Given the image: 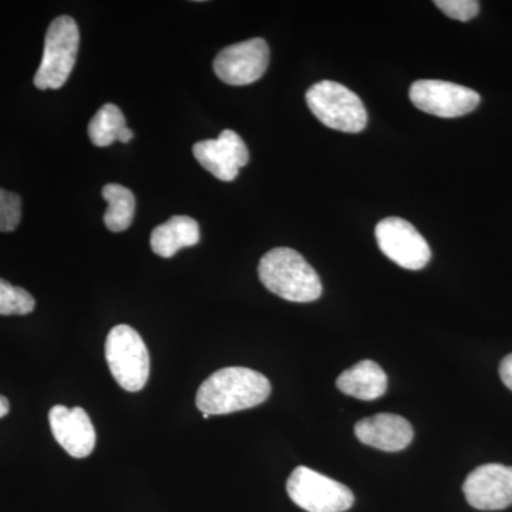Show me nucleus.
<instances>
[{
  "label": "nucleus",
  "instance_id": "nucleus-1",
  "mask_svg": "<svg viewBox=\"0 0 512 512\" xmlns=\"http://www.w3.org/2000/svg\"><path fill=\"white\" fill-rule=\"evenodd\" d=\"M268 377L248 367H225L212 373L198 389L195 404L202 413L221 416L254 409L268 400Z\"/></svg>",
  "mask_w": 512,
  "mask_h": 512
},
{
  "label": "nucleus",
  "instance_id": "nucleus-2",
  "mask_svg": "<svg viewBox=\"0 0 512 512\" xmlns=\"http://www.w3.org/2000/svg\"><path fill=\"white\" fill-rule=\"evenodd\" d=\"M259 279L265 288L289 302H313L322 296L315 269L295 249L275 248L262 256Z\"/></svg>",
  "mask_w": 512,
  "mask_h": 512
},
{
  "label": "nucleus",
  "instance_id": "nucleus-3",
  "mask_svg": "<svg viewBox=\"0 0 512 512\" xmlns=\"http://www.w3.org/2000/svg\"><path fill=\"white\" fill-rule=\"evenodd\" d=\"M80 32L70 16H59L50 23L45 37L42 62L35 74L39 90H57L73 72L79 53Z\"/></svg>",
  "mask_w": 512,
  "mask_h": 512
},
{
  "label": "nucleus",
  "instance_id": "nucleus-4",
  "mask_svg": "<svg viewBox=\"0 0 512 512\" xmlns=\"http://www.w3.org/2000/svg\"><path fill=\"white\" fill-rule=\"evenodd\" d=\"M306 103L316 119L342 133H360L367 126V111L360 97L343 84L323 80L306 93Z\"/></svg>",
  "mask_w": 512,
  "mask_h": 512
},
{
  "label": "nucleus",
  "instance_id": "nucleus-5",
  "mask_svg": "<svg viewBox=\"0 0 512 512\" xmlns=\"http://www.w3.org/2000/svg\"><path fill=\"white\" fill-rule=\"evenodd\" d=\"M106 360L116 382L130 393L144 389L150 377V353L136 329L117 325L106 339Z\"/></svg>",
  "mask_w": 512,
  "mask_h": 512
},
{
  "label": "nucleus",
  "instance_id": "nucleus-6",
  "mask_svg": "<svg viewBox=\"0 0 512 512\" xmlns=\"http://www.w3.org/2000/svg\"><path fill=\"white\" fill-rule=\"evenodd\" d=\"M286 491L293 503L308 512H345L355 504V495L345 484L303 466L292 471Z\"/></svg>",
  "mask_w": 512,
  "mask_h": 512
},
{
  "label": "nucleus",
  "instance_id": "nucleus-7",
  "mask_svg": "<svg viewBox=\"0 0 512 512\" xmlns=\"http://www.w3.org/2000/svg\"><path fill=\"white\" fill-rule=\"evenodd\" d=\"M410 100L431 116L456 119L477 109L480 94L460 84L443 80H419L410 87Z\"/></svg>",
  "mask_w": 512,
  "mask_h": 512
},
{
  "label": "nucleus",
  "instance_id": "nucleus-8",
  "mask_svg": "<svg viewBox=\"0 0 512 512\" xmlns=\"http://www.w3.org/2000/svg\"><path fill=\"white\" fill-rule=\"evenodd\" d=\"M375 234L380 251L394 264L410 271H419L429 264V244L410 222L386 218L377 224Z\"/></svg>",
  "mask_w": 512,
  "mask_h": 512
},
{
  "label": "nucleus",
  "instance_id": "nucleus-9",
  "mask_svg": "<svg viewBox=\"0 0 512 512\" xmlns=\"http://www.w3.org/2000/svg\"><path fill=\"white\" fill-rule=\"evenodd\" d=\"M269 64V47L264 39L245 40L225 47L214 60V72L231 86H247L264 76Z\"/></svg>",
  "mask_w": 512,
  "mask_h": 512
},
{
  "label": "nucleus",
  "instance_id": "nucleus-10",
  "mask_svg": "<svg viewBox=\"0 0 512 512\" xmlns=\"http://www.w3.org/2000/svg\"><path fill=\"white\" fill-rule=\"evenodd\" d=\"M195 160L218 180L234 181L239 170L249 161V151L244 140L232 130H224L215 140L198 141L192 147Z\"/></svg>",
  "mask_w": 512,
  "mask_h": 512
},
{
  "label": "nucleus",
  "instance_id": "nucleus-11",
  "mask_svg": "<svg viewBox=\"0 0 512 512\" xmlns=\"http://www.w3.org/2000/svg\"><path fill=\"white\" fill-rule=\"evenodd\" d=\"M463 491L468 504L477 510H504L512 505V467L484 464L470 473Z\"/></svg>",
  "mask_w": 512,
  "mask_h": 512
},
{
  "label": "nucleus",
  "instance_id": "nucleus-12",
  "mask_svg": "<svg viewBox=\"0 0 512 512\" xmlns=\"http://www.w3.org/2000/svg\"><path fill=\"white\" fill-rule=\"evenodd\" d=\"M50 429L57 443L74 458H86L96 447V430L82 407L55 406L49 412Z\"/></svg>",
  "mask_w": 512,
  "mask_h": 512
},
{
  "label": "nucleus",
  "instance_id": "nucleus-13",
  "mask_svg": "<svg viewBox=\"0 0 512 512\" xmlns=\"http://www.w3.org/2000/svg\"><path fill=\"white\" fill-rule=\"evenodd\" d=\"M355 434L360 443L377 450L396 453L409 447L413 441L412 424L397 414L380 413L357 421Z\"/></svg>",
  "mask_w": 512,
  "mask_h": 512
},
{
  "label": "nucleus",
  "instance_id": "nucleus-14",
  "mask_svg": "<svg viewBox=\"0 0 512 512\" xmlns=\"http://www.w3.org/2000/svg\"><path fill=\"white\" fill-rule=\"evenodd\" d=\"M336 386L350 397L372 402L386 393L387 375L373 360H362L345 370L336 380Z\"/></svg>",
  "mask_w": 512,
  "mask_h": 512
},
{
  "label": "nucleus",
  "instance_id": "nucleus-15",
  "mask_svg": "<svg viewBox=\"0 0 512 512\" xmlns=\"http://www.w3.org/2000/svg\"><path fill=\"white\" fill-rule=\"evenodd\" d=\"M200 225L185 215H175L151 232L150 244L154 254L171 258L180 249L194 247L200 242Z\"/></svg>",
  "mask_w": 512,
  "mask_h": 512
},
{
  "label": "nucleus",
  "instance_id": "nucleus-16",
  "mask_svg": "<svg viewBox=\"0 0 512 512\" xmlns=\"http://www.w3.org/2000/svg\"><path fill=\"white\" fill-rule=\"evenodd\" d=\"M89 137L94 146L109 147L114 141L128 143L134 133L127 127L126 117L116 104H104L90 120Z\"/></svg>",
  "mask_w": 512,
  "mask_h": 512
},
{
  "label": "nucleus",
  "instance_id": "nucleus-17",
  "mask_svg": "<svg viewBox=\"0 0 512 512\" xmlns=\"http://www.w3.org/2000/svg\"><path fill=\"white\" fill-rule=\"evenodd\" d=\"M104 200L109 204L104 214V224L111 232H123L130 227L136 212L133 192L120 184H107L103 188Z\"/></svg>",
  "mask_w": 512,
  "mask_h": 512
},
{
  "label": "nucleus",
  "instance_id": "nucleus-18",
  "mask_svg": "<svg viewBox=\"0 0 512 512\" xmlns=\"http://www.w3.org/2000/svg\"><path fill=\"white\" fill-rule=\"evenodd\" d=\"M35 308V298L26 289L0 279V315H29Z\"/></svg>",
  "mask_w": 512,
  "mask_h": 512
},
{
  "label": "nucleus",
  "instance_id": "nucleus-19",
  "mask_svg": "<svg viewBox=\"0 0 512 512\" xmlns=\"http://www.w3.org/2000/svg\"><path fill=\"white\" fill-rule=\"evenodd\" d=\"M22 220V200L15 192L0 188V232H12Z\"/></svg>",
  "mask_w": 512,
  "mask_h": 512
},
{
  "label": "nucleus",
  "instance_id": "nucleus-20",
  "mask_svg": "<svg viewBox=\"0 0 512 512\" xmlns=\"http://www.w3.org/2000/svg\"><path fill=\"white\" fill-rule=\"evenodd\" d=\"M434 5L448 18L460 20V22H468L476 18L480 12V3L476 0H436Z\"/></svg>",
  "mask_w": 512,
  "mask_h": 512
},
{
  "label": "nucleus",
  "instance_id": "nucleus-21",
  "mask_svg": "<svg viewBox=\"0 0 512 512\" xmlns=\"http://www.w3.org/2000/svg\"><path fill=\"white\" fill-rule=\"evenodd\" d=\"M500 376L505 386L512 392V353L507 357H504L503 362L500 365Z\"/></svg>",
  "mask_w": 512,
  "mask_h": 512
},
{
  "label": "nucleus",
  "instance_id": "nucleus-22",
  "mask_svg": "<svg viewBox=\"0 0 512 512\" xmlns=\"http://www.w3.org/2000/svg\"><path fill=\"white\" fill-rule=\"evenodd\" d=\"M9 412H10L9 400L6 399V397L0 396V419H3V417L8 416Z\"/></svg>",
  "mask_w": 512,
  "mask_h": 512
},
{
  "label": "nucleus",
  "instance_id": "nucleus-23",
  "mask_svg": "<svg viewBox=\"0 0 512 512\" xmlns=\"http://www.w3.org/2000/svg\"><path fill=\"white\" fill-rule=\"evenodd\" d=\"M210 414H207V413H204V419L207 420V419H210Z\"/></svg>",
  "mask_w": 512,
  "mask_h": 512
}]
</instances>
